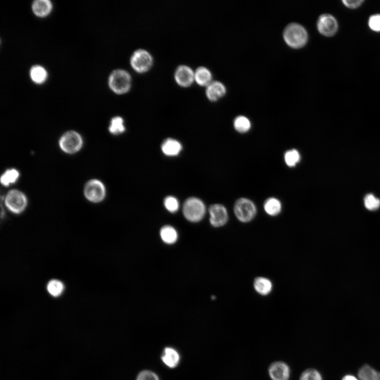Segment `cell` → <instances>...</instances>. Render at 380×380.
Wrapping results in <instances>:
<instances>
[{"label": "cell", "mask_w": 380, "mask_h": 380, "mask_svg": "<svg viewBox=\"0 0 380 380\" xmlns=\"http://www.w3.org/2000/svg\"><path fill=\"white\" fill-rule=\"evenodd\" d=\"M364 3L363 0H357V1H350V0H345L343 3L347 7L350 9H356L358 8L362 4Z\"/></svg>", "instance_id": "d6a6232c"}, {"label": "cell", "mask_w": 380, "mask_h": 380, "mask_svg": "<svg viewBox=\"0 0 380 380\" xmlns=\"http://www.w3.org/2000/svg\"><path fill=\"white\" fill-rule=\"evenodd\" d=\"M109 86L117 94H123L128 91L131 87V76L128 71L117 69L112 72L109 81Z\"/></svg>", "instance_id": "277c9868"}, {"label": "cell", "mask_w": 380, "mask_h": 380, "mask_svg": "<svg viewBox=\"0 0 380 380\" xmlns=\"http://www.w3.org/2000/svg\"><path fill=\"white\" fill-rule=\"evenodd\" d=\"M264 208L268 215L275 216L282 212V205L277 198L270 197L265 202Z\"/></svg>", "instance_id": "d6986e66"}, {"label": "cell", "mask_w": 380, "mask_h": 380, "mask_svg": "<svg viewBox=\"0 0 380 380\" xmlns=\"http://www.w3.org/2000/svg\"><path fill=\"white\" fill-rule=\"evenodd\" d=\"M19 175V172L15 169L8 170L2 176L1 183L5 187L9 186L17 182Z\"/></svg>", "instance_id": "d4e9b609"}, {"label": "cell", "mask_w": 380, "mask_h": 380, "mask_svg": "<svg viewBox=\"0 0 380 380\" xmlns=\"http://www.w3.org/2000/svg\"><path fill=\"white\" fill-rule=\"evenodd\" d=\"M152 58L146 50L139 49L134 52L131 58L132 67L138 72L147 71L151 66Z\"/></svg>", "instance_id": "30bf717a"}, {"label": "cell", "mask_w": 380, "mask_h": 380, "mask_svg": "<svg viewBox=\"0 0 380 380\" xmlns=\"http://www.w3.org/2000/svg\"><path fill=\"white\" fill-rule=\"evenodd\" d=\"M160 236L163 242L168 245L174 244L178 239L176 230L170 226H165L161 229Z\"/></svg>", "instance_id": "44dd1931"}, {"label": "cell", "mask_w": 380, "mask_h": 380, "mask_svg": "<svg viewBox=\"0 0 380 380\" xmlns=\"http://www.w3.org/2000/svg\"><path fill=\"white\" fill-rule=\"evenodd\" d=\"M125 131L123 119L119 116L114 117L109 127L110 132L114 135H118L123 133Z\"/></svg>", "instance_id": "4316f807"}, {"label": "cell", "mask_w": 380, "mask_h": 380, "mask_svg": "<svg viewBox=\"0 0 380 380\" xmlns=\"http://www.w3.org/2000/svg\"><path fill=\"white\" fill-rule=\"evenodd\" d=\"M233 126L235 130L240 133L248 132L251 128L250 120L244 116H239L234 119Z\"/></svg>", "instance_id": "cb8c5ba5"}, {"label": "cell", "mask_w": 380, "mask_h": 380, "mask_svg": "<svg viewBox=\"0 0 380 380\" xmlns=\"http://www.w3.org/2000/svg\"><path fill=\"white\" fill-rule=\"evenodd\" d=\"M234 213L242 223H248L255 218L257 212L256 205L247 198H240L234 205Z\"/></svg>", "instance_id": "7a4b0ae2"}, {"label": "cell", "mask_w": 380, "mask_h": 380, "mask_svg": "<svg viewBox=\"0 0 380 380\" xmlns=\"http://www.w3.org/2000/svg\"><path fill=\"white\" fill-rule=\"evenodd\" d=\"M255 290L262 296H267L273 290L272 282L267 278L260 277L256 278L253 282Z\"/></svg>", "instance_id": "9a60e30c"}, {"label": "cell", "mask_w": 380, "mask_h": 380, "mask_svg": "<svg viewBox=\"0 0 380 380\" xmlns=\"http://www.w3.org/2000/svg\"><path fill=\"white\" fill-rule=\"evenodd\" d=\"M5 203L10 212L15 214H20L26 210L28 205V200L26 196L22 192L13 190L7 193Z\"/></svg>", "instance_id": "5b68a950"}, {"label": "cell", "mask_w": 380, "mask_h": 380, "mask_svg": "<svg viewBox=\"0 0 380 380\" xmlns=\"http://www.w3.org/2000/svg\"><path fill=\"white\" fill-rule=\"evenodd\" d=\"M366 208L370 211H374L380 207V201L373 194H368L365 198Z\"/></svg>", "instance_id": "f1b7e54d"}, {"label": "cell", "mask_w": 380, "mask_h": 380, "mask_svg": "<svg viewBox=\"0 0 380 380\" xmlns=\"http://www.w3.org/2000/svg\"><path fill=\"white\" fill-rule=\"evenodd\" d=\"M317 27L321 34L330 37L337 31L338 24L333 16L329 14H323L318 19Z\"/></svg>", "instance_id": "ba28073f"}, {"label": "cell", "mask_w": 380, "mask_h": 380, "mask_svg": "<svg viewBox=\"0 0 380 380\" xmlns=\"http://www.w3.org/2000/svg\"><path fill=\"white\" fill-rule=\"evenodd\" d=\"M286 44L293 49L304 47L308 42L309 35L305 28L297 23L288 25L283 32Z\"/></svg>", "instance_id": "6da1fadb"}, {"label": "cell", "mask_w": 380, "mask_h": 380, "mask_svg": "<svg viewBox=\"0 0 380 380\" xmlns=\"http://www.w3.org/2000/svg\"><path fill=\"white\" fill-rule=\"evenodd\" d=\"M210 223L215 228H219L225 226L229 220V215L227 209L220 204L212 205L209 210Z\"/></svg>", "instance_id": "9c48e42d"}, {"label": "cell", "mask_w": 380, "mask_h": 380, "mask_svg": "<svg viewBox=\"0 0 380 380\" xmlns=\"http://www.w3.org/2000/svg\"><path fill=\"white\" fill-rule=\"evenodd\" d=\"M83 139L82 136L73 131L65 133L60 138L59 146L61 149L68 154H74L82 149Z\"/></svg>", "instance_id": "8992f818"}, {"label": "cell", "mask_w": 380, "mask_h": 380, "mask_svg": "<svg viewBox=\"0 0 380 380\" xmlns=\"http://www.w3.org/2000/svg\"><path fill=\"white\" fill-rule=\"evenodd\" d=\"M227 90L225 86L220 82L215 81L211 82L207 89V95L211 101H218L226 94Z\"/></svg>", "instance_id": "4fadbf2b"}, {"label": "cell", "mask_w": 380, "mask_h": 380, "mask_svg": "<svg viewBox=\"0 0 380 380\" xmlns=\"http://www.w3.org/2000/svg\"><path fill=\"white\" fill-rule=\"evenodd\" d=\"M162 151L165 155L169 156L177 155L182 151V144L177 141L169 138L162 145Z\"/></svg>", "instance_id": "e0dca14e"}, {"label": "cell", "mask_w": 380, "mask_h": 380, "mask_svg": "<svg viewBox=\"0 0 380 380\" xmlns=\"http://www.w3.org/2000/svg\"><path fill=\"white\" fill-rule=\"evenodd\" d=\"M164 205L167 210L172 213L176 212L179 208L178 201L172 196H169L165 198Z\"/></svg>", "instance_id": "f546056e"}, {"label": "cell", "mask_w": 380, "mask_h": 380, "mask_svg": "<svg viewBox=\"0 0 380 380\" xmlns=\"http://www.w3.org/2000/svg\"><path fill=\"white\" fill-rule=\"evenodd\" d=\"M286 164L289 167H295L301 161V155L299 152L293 149L286 152L284 156Z\"/></svg>", "instance_id": "484cf974"}, {"label": "cell", "mask_w": 380, "mask_h": 380, "mask_svg": "<svg viewBox=\"0 0 380 380\" xmlns=\"http://www.w3.org/2000/svg\"><path fill=\"white\" fill-rule=\"evenodd\" d=\"M194 77L196 81L201 85H209L211 82L212 75L209 70L202 67L197 69Z\"/></svg>", "instance_id": "603a6c76"}, {"label": "cell", "mask_w": 380, "mask_h": 380, "mask_svg": "<svg viewBox=\"0 0 380 380\" xmlns=\"http://www.w3.org/2000/svg\"><path fill=\"white\" fill-rule=\"evenodd\" d=\"M52 5L49 0H37L32 5V9L35 15L39 17H45L51 11Z\"/></svg>", "instance_id": "ac0fdd59"}, {"label": "cell", "mask_w": 380, "mask_h": 380, "mask_svg": "<svg viewBox=\"0 0 380 380\" xmlns=\"http://www.w3.org/2000/svg\"><path fill=\"white\" fill-rule=\"evenodd\" d=\"M84 195L87 200L92 203L102 202L106 196V189L101 181L94 179L90 180L84 188Z\"/></svg>", "instance_id": "52a82bcc"}, {"label": "cell", "mask_w": 380, "mask_h": 380, "mask_svg": "<svg viewBox=\"0 0 380 380\" xmlns=\"http://www.w3.org/2000/svg\"><path fill=\"white\" fill-rule=\"evenodd\" d=\"M300 380H323V378L318 371L314 369H309L303 372Z\"/></svg>", "instance_id": "83f0119b"}, {"label": "cell", "mask_w": 380, "mask_h": 380, "mask_svg": "<svg viewBox=\"0 0 380 380\" xmlns=\"http://www.w3.org/2000/svg\"><path fill=\"white\" fill-rule=\"evenodd\" d=\"M370 29L375 32L380 31V14H375L370 17L369 21Z\"/></svg>", "instance_id": "1f68e13d"}, {"label": "cell", "mask_w": 380, "mask_h": 380, "mask_svg": "<svg viewBox=\"0 0 380 380\" xmlns=\"http://www.w3.org/2000/svg\"><path fill=\"white\" fill-rule=\"evenodd\" d=\"M65 284L59 279H52L47 284L46 290L50 296L53 298L62 296L65 291Z\"/></svg>", "instance_id": "2e32d148"}, {"label": "cell", "mask_w": 380, "mask_h": 380, "mask_svg": "<svg viewBox=\"0 0 380 380\" xmlns=\"http://www.w3.org/2000/svg\"><path fill=\"white\" fill-rule=\"evenodd\" d=\"M194 74L191 68L187 66H181L176 70L175 78L177 83L182 86L190 85L194 79Z\"/></svg>", "instance_id": "7c38bea8"}, {"label": "cell", "mask_w": 380, "mask_h": 380, "mask_svg": "<svg viewBox=\"0 0 380 380\" xmlns=\"http://www.w3.org/2000/svg\"><path fill=\"white\" fill-rule=\"evenodd\" d=\"M180 358L178 352L171 347L166 348L161 356L163 363L171 369L175 368L178 366Z\"/></svg>", "instance_id": "5bb4252c"}, {"label": "cell", "mask_w": 380, "mask_h": 380, "mask_svg": "<svg viewBox=\"0 0 380 380\" xmlns=\"http://www.w3.org/2000/svg\"><path fill=\"white\" fill-rule=\"evenodd\" d=\"M136 380H159V378L155 373L145 370L138 374Z\"/></svg>", "instance_id": "4dcf8cb0"}, {"label": "cell", "mask_w": 380, "mask_h": 380, "mask_svg": "<svg viewBox=\"0 0 380 380\" xmlns=\"http://www.w3.org/2000/svg\"><path fill=\"white\" fill-rule=\"evenodd\" d=\"M342 380H359V379L352 374H347L343 377Z\"/></svg>", "instance_id": "836d02e7"}, {"label": "cell", "mask_w": 380, "mask_h": 380, "mask_svg": "<svg viewBox=\"0 0 380 380\" xmlns=\"http://www.w3.org/2000/svg\"><path fill=\"white\" fill-rule=\"evenodd\" d=\"M30 76L34 83L42 84L46 81L48 75L46 70L43 67L35 65L31 68Z\"/></svg>", "instance_id": "7402d4cb"}, {"label": "cell", "mask_w": 380, "mask_h": 380, "mask_svg": "<svg viewBox=\"0 0 380 380\" xmlns=\"http://www.w3.org/2000/svg\"><path fill=\"white\" fill-rule=\"evenodd\" d=\"M269 374L272 380H288L290 377V369L283 362H276L269 368Z\"/></svg>", "instance_id": "8fae6325"}, {"label": "cell", "mask_w": 380, "mask_h": 380, "mask_svg": "<svg viewBox=\"0 0 380 380\" xmlns=\"http://www.w3.org/2000/svg\"><path fill=\"white\" fill-rule=\"evenodd\" d=\"M359 380H380V372L368 365L361 367L358 371Z\"/></svg>", "instance_id": "ffe728a7"}, {"label": "cell", "mask_w": 380, "mask_h": 380, "mask_svg": "<svg viewBox=\"0 0 380 380\" xmlns=\"http://www.w3.org/2000/svg\"><path fill=\"white\" fill-rule=\"evenodd\" d=\"M183 212L185 218L192 223L201 221L206 212V206L198 198L190 197L185 202Z\"/></svg>", "instance_id": "3957f363"}]
</instances>
